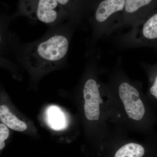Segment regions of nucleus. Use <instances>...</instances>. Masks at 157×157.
<instances>
[{"mask_svg":"<svg viewBox=\"0 0 157 157\" xmlns=\"http://www.w3.org/2000/svg\"><path fill=\"white\" fill-rule=\"evenodd\" d=\"M105 85L110 126L144 137L156 133L157 110L143 92L141 83L127 75L121 59L109 72Z\"/></svg>","mask_w":157,"mask_h":157,"instance_id":"obj_1","label":"nucleus"},{"mask_svg":"<svg viewBox=\"0 0 157 157\" xmlns=\"http://www.w3.org/2000/svg\"><path fill=\"white\" fill-rule=\"evenodd\" d=\"M76 27L71 22L52 27L41 39L24 45L19 59L34 72H47L56 67L67 59Z\"/></svg>","mask_w":157,"mask_h":157,"instance_id":"obj_2","label":"nucleus"},{"mask_svg":"<svg viewBox=\"0 0 157 157\" xmlns=\"http://www.w3.org/2000/svg\"><path fill=\"white\" fill-rule=\"evenodd\" d=\"M91 59L87 65L80 86L81 110L100 151L110 128L109 109L105 83L99 79L97 62Z\"/></svg>","mask_w":157,"mask_h":157,"instance_id":"obj_3","label":"nucleus"},{"mask_svg":"<svg viewBox=\"0 0 157 157\" xmlns=\"http://www.w3.org/2000/svg\"><path fill=\"white\" fill-rule=\"evenodd\" d=\"M128 133L110 126L102 144L101 157H157V134L138 140L128 137Z\"/></svg>","mask_w":157,"mask_h":157,"instance_id":"obj_4","label":"nucleus"},{"mask_svg":"<svg viewBox=\"0 0 157 157\" xmlns=\"http://www.w3.org/2000/svg\"><path fill=\"white\" fill-rule=\"evenodd\" d=\"M125 2V0H103L100 2L90 23L92 44L117 30L116 14L123 11Z\"/></svg>","mask_w":157,"mask_h":157,"instance_id":"obj_5","label":"nucleus"},{"mask_svg":"<svg viewBox=\"0 0 157 157\" xmlns=\"http://www.w3.org/2000/svg\"><path fill=\"white\" fill-rule=\"evenodd\" d=\"M118 39L124 48L149 47L157 51V12L144 17Z\"/></svg>","mask_w":157,"mask_h":157,"instance_id":"obj_6","label":"nucleus"},{"mask_svg":"<svg viewBox=\"0 0 157 157\" xmlns=\"http://www.w3.org/2000/svg\"><path fill=\"white\" fill-rule=\"evenodd\" d=\"M59 4L56 0H38L32 18L52 27L63 25L62 16L59 12Z\"/></svg>","mask_w":157,"mask_h":157,"instance_id":"obj_7","label":"nucleus"},{"mask_svg":"<svg viewBox=\"0 0 157 157\" xmlns=\"http://www.w3.org/2000/svg\"><path fill=\"white\" fill-rule=\"evenodd\" d=\"M153 0H125L124 15L119 29L124 27H134L143 20L144 15L143 10L152 3Z\"/></svg>","mask_w":157,"mask_h":157,"instance_id":"obj_8","label":"nucleus"},{"mask_svg":"<svg viewBox=\"0 0 157 157\" xmlns=\"http://www.w3.org/2000/svg\"><path fill=\"white\" fill-rule=\"evenodd\" d=\"M140 65L147 76L148 87L147 97L157 110V63L150 64L141 62Z\"/></svg>","mask_w":157,"mask_h":157,"instance_id":"obj_9","label":"nucleus"},{"mask_svg":"<svg viewBox=\"0 0 157 157\" xmlns=\"http://www.w3.org/2000/svg\"><path fill=\"white\" fill-rule=\"evenodd\" d=\"M0 120L9 128L17 132H24L28 128L25 123L12 113L5 105L0 106Z\"/></svg>","mask_w":157,"mask_h":157,"instance_id":"obj_10","label":"nucleus"},{"mask_svg":"<svg viewBox=\"0 0 157 157\" xmlns=\"http://www.w3.org/2000/svg\"><path fill=\"white\" fill-rule=\"evenodd\" d=\"M48 121L50 126L55 130L63 128L66 122L65 117L58 108L52 107L48 111Z\"/></svg>","mask_w":157,"mask_h":157,"instance_id":"obj_11","label":"nucleus"},{"mask_svg":"<svg viewBox=\"0 0 157 157\" xmlns=\"http://www.w3.org/2000/svg\"><path fill=\"white\" fill-rule=\"evenodd\" d=\"M9 128L5 124H0V150H2L6 145L5 141L9 137Z\"/></svg>","mask_w":157,"mask_h":157,"instance_id":"obj_12","label":"nucleus"},{"mask_svg":"<svg viewBox=\"0 0 157 157\" xmlns=\"http://www.w3.org/2000/svg\"><path fill=\"white\" fill-rule=\"evenodd\" d=\"M56 1L59 4L62 6H66L69 4V2H70V0H56Z\"/></svg>","mask_w":157,"mask_h":157,"instance_id":"obj_13","label":"nucleus"}]
</instances>
